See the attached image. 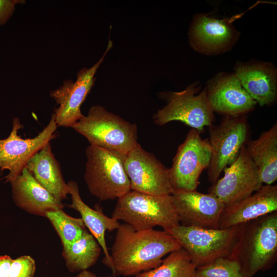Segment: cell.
<instances>
[{
  "label": "cell",
  "mask_w": 277,
  "mask_h": 277,
  "mask_svg": "<svg viewBox=\"0 0 277 277\" xmlns=\"http://www.w3.org/2000/svg\"><path fill=\"white\" fill-rule=\"evenodd\" d=\"M181 248L178 241L165 230H136L121 224L110 253L113 273L135 276L157 267L165 255Z\"/></svg>",
  "instance_id": "6da1fadb"
},
{
  "label": "cell",
  "mask_w": 277,
  "mask_h": 277,
  "mask_svg": "<svg viewBox=\"0 0 277 277\" xmlns=\"http://www.w3.org/2000/svg\"><path fill=\"white\" fill-rule=\"evenodd\" d=\"M277 256V212L243 224L230 258L240 264L245 277L271 267Z\"/></svg>",
  "instance_id": "7a4b0ae2"
},
{
  "label": "cell",
  "mask_w": 277,
  "mask_h": 277,
  "mask_svg": "<svg viewBox=\"0 0 277 277\" xmlns=\"http://www.w3.org/2000/svg\"><path fill=\"white\" fill-rule=\"evenodd\" d=\"M111 217L136 230L160 226L167 231L180 225L171 194L154 195L131 190L117 199Z\"/></svg>",
  "instance_id": "3957f363"
},
{
  "label": "cell",
  "mask_w": 277,
  "mask_h": 277,
  "mask_svg": "<svg viewBox=\"0 0 277 277\" xmlns=\"http://www.w3.org/2000/svg\"><path fill=\"white\" fill-rule=\"evenodd\" d=\"M71 128L86 138L90 145L123 155L138 144L136 125L99 105L91 107L87 115Z\"/></svg>",
  "instance_id": "277c9868"
},
{
  "label": "cell",
  "mask_w": 277,
  "mask_h": 277,
  "mask_svg": "<svg viewBox=\"0 0 277 277\" xmlns=\"http://www.w3.org/2000/svg\"><path fill=\"white\" fill-rule=\"evenodd\" d=\"M86 155L84 181L93 196L102 201L113 200L131 190L125 155L90 145Z\"/></svg>",
  "instance_id": "5b68a950"
},
{
  "label": "cell",
  "mask_w": 277,
  "mask_h": 277,
  "mask_svg": "<svg viewBox=\"0 0 277 277\" xmlns=\"http://www.w3.org/2000/svg\"><path fill=\"white\" fill-rule=\"evenodd\" d=\"M243 224L226 229H209L179 225L167 232L189 255L196 268L220 258H230Z\"/></svg>",
  "instance_id": "8992f818"
},
{
  "label": "cell",
  "mask_w": 277,
  "mask_h": 277,
  "mask_svg": "<svg viewBox=\"0 0 277 277\" xmlns=\"http://www.w3.org/2000/svg\"><path fill=\"white\" fill-rule=\"evenodd\" d=\"M199 88L193 84L180 92L164 93L167 104L153 116L160 126L179 121L201 133L205 127L213 125V111L208 101L206 88L199 94Z\"/></svg>",
  "instance_id": "52a82bcc"
},
{
  "label": "cell",
  "mask_w": 277,
  "mask_h": 277,
  "mask_svg": "<svg viewBox=\"0 0 277 277\" xmlns=\"http://www.w3.org/2000/svg\"><path fill=\"white\" fill-rule=\"evenodd\" d=\"M200 134L192 129L178 147L168 169L174 191L196 190L201 174L210 165L211 148L208 139H203Z\"/></svg>",
  "instance_id": "ba28073f"
},
{
  "label": "cell",
  "mask_w": 277,
  "mask_h": 277,
  "mask_svg": "<svg viewBox=\"0 0 277 277\" xmlns=\"http://www.w3.org/2000/svg\"><path fill=\"white\" fill-rule=\"evenodd\" d=\"M208 128L211 159L208 168V176L209 181L213 185L246 144L248 125L244 115L226 116L219 125H212Z\"/></svg>",
  "instance_id": "9c48e42d"
},
{
  "label": "cell",
  "mask_w": 277,
  "mask_h": 277,
  "mask_svg": "<svg viewBox=\"0 0 277 277\" xmlns=\"http://www.w3.org/2000/svg\"><path fill=\"white\" fill-rule=\"evenodd\" d=\"M23 127L19 118H14L9 135L0 139V171H9L5 178L10 183L20 175L32 156L55 138L57 126L53 113L47 125L33 138H23L18 134Z\"/></svg>",
  "instance_id": "30bf717a"
},
{
  "label": "cell",
  "mask_w": 277,
  "mask_h": 277,
  "mask_svg": "<svg viewBox=\"0 0 277 277\" xmlns=\"http://www.w3.org/2000/svg\"><path fill=\"white\" fill-rule=\"evenodd\" d=\"M112 46V42L109 39L107 49L98 62L90 68L81 69L75 82L65 80L58 88L50 92V96L59 105L53 113L57 127H72L83 117L81 106L94 85L97 69Z\"/></svg>",
  "instance_id": "8fae6325"
},
{
  "label": "cell",
  "mask_w": 277,
  "mask_h": 277,
  "mask_svg": "<svg viewBox=\"0 0 277 277\" xmlns=\"http://www.w3.org/2000/svg\"><path fill=\"white\" fill-rule=\"evenodd\" d=\"M124 166L131 190L154 195L173 192L168 169L138 143L125 155Z\"/></svg>",
  "instance_id": "7c38bea8"
},
{
  "label": "cell",
  "mask_w": 277,
  "mask_h": 277,
  "mask_svg": "<svg viewBox=\"0 0 277 277\" xmlns=\"http://www.w3.org/2000/svg\"><path fill=\"white\" fill-rule=\"evenodd\" d=\"M224 175L210 189L225 205L235 203L259 190L262 186L259 171L244 145L235 160L224 170Z\"/></svg>",
  "instance_id": "4fadbf2b"
},
{
  "label": "cell",
  "mask_w": 277,
  "mask_h": 277,
  "mask_svg": "<svg viewBox=\"0 0 277 277\" xmlns=\"http://www.w3.org/2000/svg\"><path fill=\"white\" fill-rule=\"evenodd\" d=\"M182 225L209 229L219 228L225 205L211 193L195 190L174 191L171 194Z\"/></svg>",
  "instance_id": "5bb4252c"
},
{
  "label": "cell",
  "mask_w": 277,
  "mask_h": 277,
  "mask_svg": "<svg viewBox=\"0 0 277 277\" xmlns=\"http://www.w3.org/2000/svg\"><path fill=\"white\" fill-rule=\"evenodd\" d=\"M206 90L213 111L226 116H243L257 104L235 74H221L210 82Z\"/></svg>",
  "instance_id": "9a60e30c"
},
{
  "label": "cell",
  "mask_w": 277,
  "mask_h": 277,
  "mask_svg": "<svg viewBox=\"0 0 277 277\" xmlns=\"http://www.w3.org/2000/svg\"><path fill=\"white\" fill-rule=\"evenodd\" d=\"M277 210V185H266L250 195L229 206L222 213L219 228L245 224Z\"/></svg>",
  "instance_id": "2e32d148"
},
{
  "label": "cell",
  "mask_w": 277,
  "mask_h": 277,
  "mask_svg": "<svg viewBox=\"0 0 277 277\" xmlns=\"http://www.w3.org/2000/svg\"><path fill=\"white\" fill-rule=\"evenodd\" d=\"M238 33L227 19L200 14L194 18L189 38L193 47L205 53H218L234 43Z\"/></svg>",
  "instance_id": "e0dca14e"
},
{
  "label": "cell",
  "mask_w": 277,
  "mask_h": 277,
  "mask_svg": "<svg viewBox=\"0 0 277 277\" xmlns=\"http://www.w3.org/2000/svg\"><path fill=\"white\" fill-rule=\"evenodd\" d=\"M10 183L14 203L28 213L46 217L48 212L64 208L62 201L44 188L26 167Z\"/></svg>",
  "instance_id": "ac0fdd59"
},
{
  "label": "cell",
  "mask_w": 277,
  "mask_h": 277,
  "mask_svg": "<svg viewBox=\"0 0 277 277\" xmlns=\"http://www.w3.org/2000/svg\"><path fill=\"white\" fill-rule=\"evenodd\" d=\"M68 193L71 196V203L67 205L69 208L79 212L86 228L96 239L104 254V264L112 272L113 268L110 252L106 241V231L116 230L120 226V222L112 217L104 214L102 211L93 209L82 200L79 192L77 182L70 181L67 183Z\"/></svg>",
  "instance_id": "d6986e66"
},
{
  "label": "cell",
  "mask_w": 277,
  "mask_h": 277,
  "mask_svg": "<svg viewBox=\"0 0 277 277\" xmlns=\"http://www.w3.org/2000/svg\"><path fill=\"white\" fill-rule=\"evenodd\" d=\"M267 64H240L235 75L243 88L261 106L272 104L276 98V74Z\"/></svg>",
  "instance_id": "ffe728a7"
},
{
  "label": "cell",
  "mask_w": 277,
  "mask_h": 277,
  "mask_svg": "<svg viewBox=\"0 0 277 277\" xmlns=\"http://www.w3.org/2000/svg\"><path fill=\"white\" fill-rule=\"evenodd\" d=\"M25 167L57 199L62 201L67 198L68 184L63 177L60 164L52 152L50 142L32 156Z\"/></svg>",
  "instance_id": "44dd1931"
},
{
  "label": "cell",
  "mask_w": 277,
  "mask_h": 277,
  "mask_svg": "<svg viewBox=\"0 0 277 277\" xmlns=\"http://www.w3.org/2000/svg\"><path fill=\"white\" fill-rule=\"evenodd\" d=\"M247 152L257 167L261 181L272 185L277 179V125L275 123L260 136L245 145Z\"/></svg>",
  "instance_id": "7402d4cb"
},
{
  "label": "cell",
  "mask_w": 277,
  "mask_h": 277,
  "mask_svg": "<svg viewBox=\"0 0 277 277\" xmlns=\"http://www.w3.org/2000/svg\"><path fill=\"white\" fill-rule=\"evenodd\" d=\"M102 251L96 239L86 229L77 240L63 246L62 256L67 269L73 273L86 270L93 266Z\"/></svg>",
  "instance_id": "603a6c76"
},
{
  "label": "cell",
  "mask_w": 277,
  "mask_h": 277,
  "mask_svg": "<svg viewBox=\"0 0 277 277\" xmlns=\"http://www.w3.org/2000/svg\"><path fill=\"white\" fill-rule=\"evenodd\" d=\"M196 269L187 252L182 248L169 253L157 267L135 277H195Z\"/></svg>",
  "instance_id": "cb8c5ba5"
},
{
  "label": "cell",
  "mask_w": 277,
  "mask_h": 277,
  "mask_svg": "<svg viewBox=\"0 0 277 277\" xmlns=\"http://www.w3.org/2000/svg\"><path fill=\"white\" fill-rule=\"evenodd\" d=\"M46 217L53 226L63 246L77 240L86 230L81 218L73 217L63 209L48 212Z\"/></svg>",
  "instance_id": "d4e9b609"
},
{
  "label": "cell",
  "mask_w": 277,
  "mask_h": 277,
  "mask_svg": "<svg viewBox=\"0 0 277 277\" xmlns=\"http://www.w3.org/2000/svg\"><path fill=\"white\" fill-rule=\"evenodd\" d=\"M195 277H245L237 261L220 258L196 268Z\"/></svg>",
  "instance_id": "484cf974"
},
{
  "label": "cell",
  "mask_w": 277,
  "mask_h": 277,
  "mask_svg": "<svg viewBox=\"0 0 277 277\" xmlns=\"http://www.w3.org/2000/svg\"><path fill=\"white\" fill-rule=\"evenodd\" d=\"M35 270L34 260L29 255H22L13 260L9 277H34Z\"/></svg>",
  "instance_id": "4316f807"
},
{
  "label": "cell",
  "mask_w": 277,
  "mask_h": 277,
  "mask_svg": "<svg viewBox=\"0 0 277 277\" xmlns=\"http://www.w3.org/2000/svg\"><path fill=\"white\" fill-rule=\"evenodd\" d=\"M24 3L23 0H0V25L5 24L11 17L16 4Z\"/></svg>",
  "instance_id": "83f0119b"
},
{
  "label": "cell",
  "mask_w": 277,
  "mask_h": 277,
  "mask_svg": "<svg viewBox=\"0 0 277 277\" xmlns=\"http://www.w3.org/2000/svg\"><path fill=\"white\" fill-rule=\"evenodd\" d=\"M13 259L9 255L0 256V277H9Z\"/></svg>",
  "instance_id": "f1b7e54d"
},
{
  "label": "cell",
  "mask_w": 277,
  "mask_h": 277,
  "mask_svg": "<svg viewBox=\"0 0 277 277\" xmlns=\"http://www.w3.org/2000/svg\"><path fill=\"white\" fill-rule=\"evenodd\" d=\"M76 277H112V276H98L96 275L95 273L86 270H84L81 272H80V273L76 276Z\"/></svg>",
  "instance_id": "f546056e"
}]
</instances>
